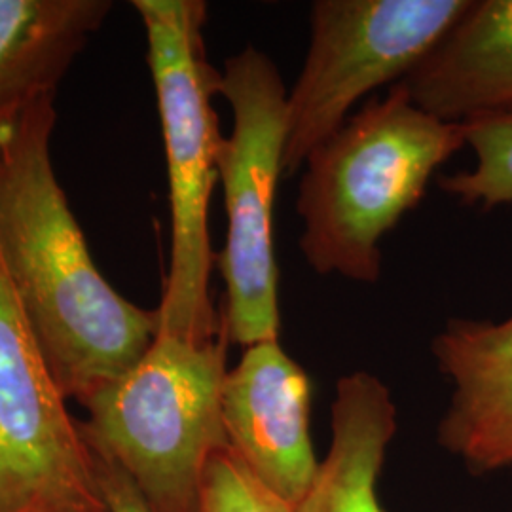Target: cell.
I'll list each match as a JSON object with an SVG mask.
<instances>
[{
    "instance_id": "cell-11",
    "label": "cell",
    "mask_w": 512,
    "mask_h": 512,
    "mask_svg": "<svg viewBox=\"0 0 512 512\" xmlns=\"http://www.w3.org/2000/svg\"><path fill=\"white\" fill-rule=\"evenodd\" d=\"M110 10V0H0V141L25 110L57 95Z\"/></svg>"
},
{
    "instance_id": "cell-12",
    "label": "cell",
    "mask_w": 512,
    "mask_h": 512,
    "mask_svg": "<svg viewBox=\"0 0 512 512\" xmlns=\"http://www.w3.org/2000/svg\"><path fill=\"white\" fill-rule=\"evenodd\" d=\"M395 435L389 387L365 370L342 376L330 406L329 452L294 512H385L378 478Z\"/></svg>"
},
{
    "instance_id": "cell-14",
    "label": "cell",
    "mask_w": 512,
    "mask_h": 512,
    "mask_svg": "<svg viewBox=\"0 0 512 512\" xmlns=\"http://www.w3.org/2000/svg\"><path fill=\"white\" fill-rule=\"evenodd\" d=\"M198 512H294V507L270 492L226 446L207 463Z\"/></svg>"
},
{
    "instance_id": "cell-4",
    "label": "cell",
    "mask_w": 512,
    "mask_h": 512,
    "mask_svg": "<svg viewBox=\"0 0 512 512\" xmlns=\"http://www.w3.org/2000/svg\"><path fill=\"white\" fill-rule=\"evenodd\" d=\"M226 330L211 340L158 332L124 378L82 404L80 433L116 463L152 512H198L209 459L228 446L222 387Z\"/></svg>"
},
{
    "instance_id": "cell-8",
    "label": "cell",
    "mask_w": 512,
    "mask_h": 512,
    "mask_svg": "<svg viewBox=\"0 0 512 512\" xmlns=\"http://www.w3.org/2000/svg\"><path fill=\"white\" fill-rule=\"evenodd\" d=\"M308 372L277 342L245 348L222 387L228 446L277 497L296 507L317 476Z\"/></svg>"
},
{
    "instance_id": "cell-7",
    "label": "cell",
    "mask_w": 512,
    "mask_h": 512,
    "mask_svg": "<svg viewBox=\"0 0 512 512\" xmlns=\"http://www.w3.org/2000/svg\"><path fill=\"white\" fill-rule=\"evenodd\" d=\"M0 512H109L95 458L0 262Z\"/></svg>"
},
{
    "instance_id": "cell-6",
    "label": "cell",
    "mask_w": 512,
    "mask_h": 512,
    "mask_svg": "<svg viewBox=\"0 0 512 512\" xmlns=\"http://www.w3.org/2000/svg\"><path fill=\"white\" fill-rule=\"evenodd\" d=\"M471 0H317L304 67L287 93L283 175L348 122L376 88L401 82L431 54Z\"/></svg>"
},
{
    "instance_id": "cell-10",
    "label": "cell",
    "mask_w": 512,
    "mask_h": 512,
    "mask_svg": "<svg viewBox=\"0 0 512 512\" xmlns=\"http://www.w3.org/2000/svg\"><path fill=\"white\" fill-rule=\"evenodd\" d=\"M401 84L414 105L446 122L512 109V0L471 2Z\"/></svg>"
},
{
    "instance_id": "cell-5",
    "label": "cell",
    "mask_w": 512,
    "mask_h": 512,
    "mask_svg": "<svg viewBox=\"0 0 512 512\" xmlns=\"http://www.w3.org/2000/svg\"><path fill=\"white\" fill-rule=\"evenodd\" d=\"M287 93L274 61L253 46L224 61L219 95L232 109L234 129L219 150L226 239L215 264L226 287L224 330L230 344L243 348L277 342L281 330L274 211Z\"/></svg>"
},
{
    "instance_id": "cell-9",
    "label": "cell",
    "mask_w": 512,
    "mask_h": 512,
    "mask_svg": "<svg viewBox=\"0 0 512 512\" xmlns=\"http://www.w3.org/2000/svg\"><path fill=\"white\" fill-rule=\"evenodd\" d=\"M431 353L452 384L437 440L473 475L512 465V315L509 319H450Z\"/></svg>"
},
{
    "instance_id": "cell-15",
    "label": "cell",
    "mask_w": 512,
    "mask_h": 512,
    "mask_svg": "<svg viewBox=\"0 0 512 512\" xmlns=\"http://www.w3.org/2000/svg\"><path fill=\"white\" fill-rule=\"evenodd\" d=\"M93 458L97 484L109 512H152L137 486L116 463L97 454H93Z\"/></svg>"
},
{
    "instance_id": "cell-3",
    "label": "cell",
    "mask_w": 512,
    "mask_h": 512,
    "mask_svg": "<svg viewBox=\"0 0 512 512\" xmlns=\"http://www.w3.org/2000/svg\"><path fill=\"white\" fill-rule=\"evenodd\" d=\"M147 31L148 67L164 133L171 207V256L165 275L160 330L194 340L217 338L222 315L209 281L217 262L209 238V203L219 181L222 135L213 97L219 71L205 52L202 0H133Z\"/></svg>"
},
{
    "instance_id": "cell-13",
    "label": "cell",
    "mask_w": 512,
    "mask_h": 512,
    "mask_svg": "<svg viewBox=\"0 0 512 512\" xmlns=\"http://www.w3.org/2000/svg\"><path fill=\"white\" fill-rule=\"evenodd\" d=\"M476 167L440 177L442 192L461 205L492 211L512 203V109L476 114L461 122Z\"/></svg>"
},
{
    "instance_id": "cell-2",
    "label": "cell",
    "mask_w": 512,
    "mask_h": 512,
    "mask_svg": "<svg viewBox=\"0 0 512 512\" xmlns=\"http://www.w3.org/2000/svg\"><path fill=\"white\" fill-rule=\"evenodd\" d=\"M465 145L461 122L421 110L401 82L349 116L308 156L298 188L300 251L311 270L376 283L382 239Z\"/></svg>"
},
{
    "instance_id": "cell-1",
    "label": "cell",
    "mask_w": 512,
    "mask_h": 512,
    "mask_svg": "<svg viewBox=\"0 0 512 512\" xmlns=\"http://www.w3.org/2000/svg\"><path fill=\"white\" fill-rule=\"evenodd\" d=\"M55 120L44 97L0 141V262L63 397L82 406L145 357L160 313L99 274L55 177Z\"/></svg>"
}]
</instances>
